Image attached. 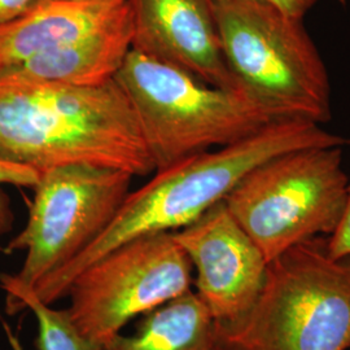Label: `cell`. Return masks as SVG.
Returning <instances> with one entry per match:
<instances>
[{
    "label": "cell",
    "instance_id": "6da1fadb",
    "mask_svg": "<svg viewBox=\"0 0 350 350\" xmlns=\"http://www.w3.org/2000/svg\"><path fill=\"white\" fill-rule=\"evenodd\" d=\"M349 142L308 120H276L234 144L154 172L147 185L127 193L111 224L86 250L31 291L52 305L66 296L72 280L91 263L134 239L175 232L193 224L225 200L241 178L260 163L289 150L347 146Z\"/></svg>",
    "mask_w": 350,
    "mask_h": 350
},
{
    "label": "cell",
    "instance_id": "7a4b0ae2",
    "mask_svg": "<svg viewBox=\"0 0 350 350\" xmlns=\"http://www.w3.org/2000/svg\"><path fill=\"white\" fill-rule=\"evenodd\" d=\"M0 160L38 172L92 165L133 176L154 172L124 90L0 81Z\"/></svg>",
    "mask_w": 350,
    "mask_h": 350
},
{
    "label": "cell",
    "instance_id": "3957f363",
    "mask_svg": "<svg viewBox=\"0 0 350 350\" xmlns=\"http://www.w3.org/2000/svg\"><path fill=\"white\" fill-rule=\"evenodd\" d=\"M218 350H350V260L310 239L267 265L261 292L234 322H215Z\"/></svg>",
    "mask_w": 350,
    "mask_h": 350
},
{
    "label": "cell",
    "instance_id": "277c9868",
    "mask_svg": "<svg viewBox=\"0 0 350 350\" xmlns=\"http://www.w3.org/2000/svg\"><path fill=\"white\" fill-rule=\"evenodd\" d=\"M114 79L137 114L154 172L286 120L245 90L215 88L138 51H129Z\"/></svg>",
    "mask_w": 350,
    "mask_h": 350
},
{
    "label": "cell",
    "instance_id": "5b68a950",
    "mask_svg": "<svg viewBox=\"0 0 350 350\" xmlns=\"http://www.w3.org/2000/svg\"><path fill=\"white\" fill-rule=\"evenodd\" d=\"M212 11L239 86L280 118L323 125L332 117L325 62L304 26L262 0H217Z\"/></svg>",
    "mask_w": 350,
    "mask_h": 350
},
{
    "label": "cell",
    "instance_id": "8992f818",
    "mask_svg": "<svg viewBox=\"0 0 350 350\" xmlns=\"http://www.w3.org/2000/svg\"><path fill=\"white\" fill-rule=\"evenodd\" d=\"M344 146L289 150L260 163L225 198L267 262L336 230L348 199Z\"/></svg>",
    "mask_w": 350,
    "mask_h": 350
},
{
    "label": "cell",
    "instance_id": "52a82bcc",
    "mask_svg": "<svg viewBox=\"0 0 350 350\" xmlns=\"http://www.w3.org/2000/svg\"><path fill=\"white\" fill-rule=\"evenodd\" d=\"M133 175L92 165H65L40 172L23 231L7 252L26 250L12 274L33 288L70 262L111 224L130 192Z\"/></svg>",
    "mask_w": 350,
    "mask_h": 350
},
{
    "label": "cell",
    "instance_id": "ba28073f",
    "mask_svg": "<svg viewBox=\"0 0 350 350\" xmlns=\"http://www.w3.org/2000/svg\"><path fill=\"white\" fill-rule=\"evenodd\" d=\"M192 270L173 232L134 239L75 276L66 292L68 312L77 328L103 347L131 319L188 292Z\"/></svg>",
    "mask_w": 350,
    "mask_h": 350
},
{
    "label": "cell",
    "instance_id": "9c48e42d",
    "mask_svg": "<svg viewBox=\"0 0 350 350\" xmlns=\"http://www.w3.org/2000/svg\"><path fill=\"white\" fill-rule=\"evenodd\" d=\"M173 238L196 270L195 293L214 322H234L250 310L261 292L269 262L225 201L173 232Z\"/></svg>",
    "mask_w": 350,
    "mask_h": 350
},
{
    "label": "cell",
    "instance_id": "30bf717a",
    "mask_svg": "<svg viewBox=\"0 0 350 350\" xmlns=\"http://www.w3.org/2000/svg\"><path fill=\"white\" fill-rule=\"evenodd\" d=\"M127 3L131 50L178 66L215 88H241L226 63L209 0Z\"/></svg>",
    "mask_w": 350,
    "mask_h": 350
},
{
    "label": "cell",
    "instance_id": "8fae6325",
    "mask_svg": "<svg viewBox=\"0 0 350 350\" xmlns=\"http://www.w3.org/2000/svg\"><path fill=\"white\" fill-rule=\"evenodd\" d=\"M129 3L34 0L0 24V72L78 39L130 23Z\"/></svg>",
    "mask_w": 350,
    "mask_h": 350
},
{
    "label": "cell",
    "instance_id": "7c38bea8",
    "mask_svg": "<svg viewBox=\"0 0 350 350\" xmlns=\"http://www.w3.org/2000/svg\"><path fill=\"white\" fill-rule=\"evenodd\" d=\"M131 50V20L52 50L0 72V81L100 86L113 81Z\"/></svg>",
    "mask_w": 350,
    "mask_h": 350
},
{
    "label": "cell",
    "instance_id": "4fadbf2b",
    "mask_svg": "<svg viewBox=\"0 0 350 350\" xmlns=\"http://www.w3.org/2000/svg\"><path fill=\"white\" fill-rule=\"evenodd\" d=\"M101 350H218L215 322L192 289L144 314L133 335H116Z\"/></svg>",
    "mask_w": 350,
    "mask_h": 350
},
{
    "label": "cell",
    "instance_id": "5bb4252c",
    "mask_svg": "<svg viewBox=\"0 0 350 350\" xmlns=\"http://www.w3.org/2000/svg\"><path fill=\"white\" fill-rule=\"evenodd\" d=\"M0 288L5 293V312L10 315L30 310L37 319L38 350H101L75 325L68 309L57 310L21 286L12 274H0Z\"/></svg>",
    "mask_w": 350,
    "mask_h": 350
},
{
    "label": "cell",
    "instance_id": "9a60e30c",
    "mask_svg": "<svg viewBox=\"0 0 350 350\" xmlns=\"http://www.w3.org/2000/svg\"><path fill=\"white\" fill-rule=\"evenodd\" d=\"M40 178V172L36 169L0 160V237L8 234L12 230L14 222L11 200L1 186L10 185L17 187L34 188Z\"/></svg>",
    "mask_w": 350,
    "mask_h": 350
},
{
    "label": "cell",
    "instance_id": "2e32d148",
    "mask_svg": "<svg viewBox=\"0 0 350 350\" xmlns=\"http://www.w3.org/2000/svg\"><path fill=\"white\" fill-rule=\"evenodd\" d=\"M327 250L336 260H350V176L347 205L336 230L327 237Z\"/></svg>",
    "mask_w": 350,
    "mask_h": 350
},
{
    "label": "cell",
    "instance_id": "e0dca14e",
    "mask_svg": "<svg viewBox=\"0 0 350 350\" xmlns=\"http://www.w3.org/2000/svg\"><path fill=\"white\" fill-rule=\"evenodd\" d=\"M209 1L212 3L217 0H209ZM262 1L275 5L288 14L304 18V16L309 12L319 0H262Z\"/></svg>",
    "mask_w": 350,
    "mask_h": 350
},
{
    "label": "cell",
    "instance_id": "ac0fdd59",
    "mask_svg": "<svg viewBox=\"0 0 350 350\" xmlns=\"http://www.w3.org/2000/svg\"><path fill=\"white\" fill-rule=\"evenodd\" d=\"M34 0H0V24L26 11Z\"/></svg>",
    "mask_w": 350,
    "mask_h": 350
},
{
    "label": "cell",
    "instance_id": "d6986e66",
    "mask_svg": "<svg viewBox=\"0 0 350 350\" xmlns=\"http://www.w3.org/2000/svg\"><path fill=\"white\" fill-rule=\"evenodd\" d=\"M3 328H4V332L7 335V340L10 342L11 350H24V347H23L20 338L17 336V334L13 332L12 328L7 325V323H4V322H3Z\"/></svg>",
    "mask_w": 350,
    "mask_h": 350
},
{
    "label": "cell",
    "instance_id": "ffe728a7",
    "mask_svg": "<svg viewBox=\"0 0 350 350\" xmlns=\"http://www.w3.org/2000/svg\"><path fill=\"white\" fill-rule=\"evenodd\" d=\"M63 1H77V3H121L126 0H63Z\"/></svg>",
    "mask_w": 350,
    "mask_h": 350
}]
</instances>
